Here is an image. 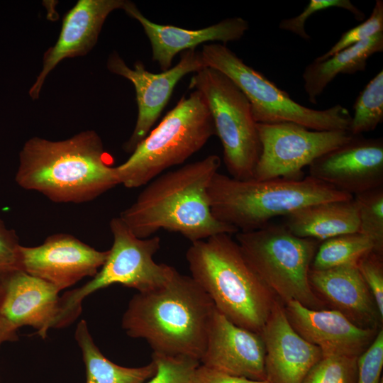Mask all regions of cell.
<instances>
[{"instance_id":"obj_1","label":"cell","mask_w":383,"mask_h":383,"mask_svg":"<svg viewBox=\"0 0 383 383\" xmlns=\"http://www.w3.org/2000/svg\"><path fill=\"white\" fill-rule=\"evenodd\" d=\"M216 155L162 173L145 184L119 218L140 238L160 230L180 233L191 243L238 231L213 216L208 188L221 166Z\"/></svg>"},{"instance_id":"obj_2","label":"cell","mask_w":383,"mask_h":383,"mask_svg":"<svg viewBox=\"0 0 383 383\" xmlns=\"http://www.w3.org/2000/svg\"><path fill=\"white\" fill-rule=\"evenodd\" d=\"M15 181L55 203L74 204L92 201L120 184L94 131L62 140H28L19 154Z\"/></svg>"},{"instance_id":"obj_3","label":"cell","mask_w":383,"mask_h":383,"mask_svg":"<svg viewBox=\"0 0 383 383\" xmlns=\"http://www.w3.org/2000/svg\"><path fill=\"white\" fill-rule=\"evenodd\" d=\"M215 309L194 279L176 270L165 285L131 298L121 326L128 336L145 340L153 353L200 362Z\"/></svg>"},{"instance_id":"obj_4","label":"cell","mask_w":383,"mask_h":383,"mask_svg":"<svg viewBox=\"0 0 383 383\" xmlns=\"http://www.w3.org/2000/svg\"><path fill=\"white\" fill-rule=\"evenodd\" d=\"M191 277L215 308L234 324L260 333L277 298L245 259L231 235L192 243L186 252Z\"/></svg>"},{"instance_id":"obj_5","label":"cell","mask_w":383,"mask_h":383,"mask_svg":"<svg viewBox=\"0 0 383 383\" xmlns=\"http://www.w3.org/2000/svg\"><path fill=\"white\" fill-rule=\"evenodd\" d=\"M208 197L214 218L238 232L259 229L277 216L309 205L353 196L311 176L300 179H238L216 172Z\"/></svg>"},{"instance_id":"obj_6","label":"cell","mask_w":383,"mask_h":383,"mask_svg":"<svg viewBox=\"0 0 383 383\" xmlns=\"http://www.w3.org/2000/svg\"><path fill=\"white\" fill-rule=\"evenodd\" d=\"M216 135L213 119L201 94L193 90L116 167L119 184L137 188L179 165L200 150Z\"/></svg>"},{"instance_id":"obj_7","label":"cell","mask_w":383,"mask_h":383,"mask_svg":"<svg viewBox=\"0 0 383 383\" xmlns=\"http://www.w3.org/2000/svg\"><path fill=\"white\" fill-rule=\"evenodd\" d=\"M235 241L253 271L284 304L296 301L315 310L328 307L313 292L309 272L320 242L298 237L284 225L238 232Z\"/></svg>"},{"instance_id":"obj_8","label":"cell","mask_w":383,"mask_h":383,"mask_svg":"<svg viewBox=\"0 0 383 383\" xmlns=\"http://www.w3.org/2000/svg\"><path fill=\"white\" fill-rule=\"evenodd\" d=\"M109 226L113 240L104 264L87 283L60 297L54 328L72 323L82 312L83 300L98 290L119 284L138 292H149L165 285L172 277L174 267L157 263L153 259L160 248V237L140 238L119 217L111 218Z\"/></svg>"},{"instance_id":"obj_9","label":"cell","mask_w":383,"mask_h":383,"mask_svg":"<svg viewBox=\"0 0 383 383\" xmlns=\"http://www.w3.org/2000/svg\"><path fill=\"white\" fill-rule=\"evenodd\" d=\"M200 52L205 67L225 74L244 94L257 123L289 122L314 131H348L351 115L340 104L316 110L296 102L287 92L246 65L226 45L204 44Z\"/></svg>"},{"instance_id":"obj_10","label":"cell","mask_w":383,"mask_h":383,"mask_svg":"<svg viewBox=\"0 0 383 383\" xmlns=\"http://www.w3.org/2000/svg\"><path fill=\"white\" fill-rule=\"evenodd\" d=\"M189 87L199 91L206 101L231 177L252 179L261 145L246 96L228 77L211 67L196 72Z\"/></svg>"},{"instance_id":"obj_11","label":"cell","mask_w":383,"mask_h":383,"mask_svg":"<svg viewBox=\"0 0 383 383\" xmlns=\"http://www.w3.org/2000/svg\"><path fill=\"white\" fill-rule=\"evenodd\" d=\"M261 152L253 178L300 179L316 159L350 141L348 130L314 131L294 123H257Z\"/></svg>"},{"instance_id":"obj_12","label":"cell","mask_w":383,"mask_h":383,"mask_svg":"<svg viewBox=\"0 0 383 383\" xmlns=\"http://www.w3.org/2000/svg\"><path fill=\"white\" fill-rule=\"evenodd\" d=\"M204 67L201 52L196 49L182 52L176 65L157 74L147 70L140 61H137L132 69L118 53L110 55L107 60L109 70L131 81L135 90L138 117L131 135L123 145L126 152L132 153L149 133L177 84L185 75Z\"/></svg>"},{"instance_id":"obj_13","label":"cell","mask_w":383,"mask_h":383,"mask_svg":"<svg viewBox=\"0 0 383 383\" xmlns=\"http://www.w3.org/2000/svg\"><path fill=\"white\" fill-rule=\"evenodd\" d=\"M108 255L109 250H97L67 233L50 235L38 246L20 247L21 270L59 292L86 277H94Z\"/></svg>"},{"instance_id":"obj_14","label":"cell","mask_w":383,"mask_h":383,"mask_svg":"<svg viewBox=\"0 0 383 383\" xmlns=\"http://www.w3.org/2000/svg\"><path fill=\"white\" fill-rule=\"evenodd\" d=\"M309 167V176L353 196L383 187V140L355 135Z\"/></svg>"},{"instance_id":"obj_15","label":"cell","mask_w":383,"mask_h":383,"mask_svg":"<svg viewBox=\"0 0 383 383\" xmlns=\"http://www.w3.org/2000/svg\"><path fill=\"white\" fill-rule=\"evenodd\" d=\"M265 355L260 333L234 324L215 309L201 365L232 376L265 380Z\"/></svg>"},{"instance_id":"obj_16","label":"cell","mask_w":383,"mask_h":383,"mask_svg":"<svg viewBox=\"0 0 383 383\" xmlns=\"http://www.w3.org/2000/svg\"><path fill=\"white\" fill-rule=\"evenodd\" d=\"M287 319L306 341L318 346L323 356L358 357L380 330L362 328L334 309L315 310L296 301L284 304Z\"/></svg>"},{"instance_id":"obj_17","label":"cell","mask_w":383,"mask_h":383,"mask_svg":"<svg viewBox=\"0 0 383 383\" xmlns=\"http://www.w3.org/2000/svg\"><path fill=\"white\" fill-rule=\"evenodd\" d=\"M260 335L265 346L266 379L271 383H301L322 357L321 349L304 339L292 326L278 299Z\"/></svg>"},{"instance_id":"obj_18","label":"cell","mask_w":383,"mask_h":383,"mask_svg":"<svg viewBox=\"0 0 383 383\" xmlns=\"http://www.w3.org/2000/svg\"><path fill=\"white\" fill-rule=\"evenodd\" d=\"M59 292L23 270L11 271L0 279V313L15 330L31 326L44 339L59 314Z\"/></svg>"},{"instance_id":"obj_19","label":"cell","mask_w":383,"mask_h":383,"mask_svg":"<svg viewBox=\"0 0 383 383\" xmlns=\"http://www.w3.org/2000/svg\"><path fill=\"white\" fill-rule=\"evenodd\" d=\"M124 0H79L65 15L58 39L45 52L43 68L31 87L29 94L38 98L48 74L67 57L87 54L96 44L107 16L122 9Z\"/></svg>"},{"instance_id":"obj_20","label":"cell","mask_w":383,"mask_h":383,"mask_svg":"<svg viewBox=\"0 0 383 383\" xmlns=\"http://www.w3.org/2000/svg\"><path fill=\"white\" fill-rule=\"evenodd\" d=\"M309 281L328 309L340 312L360 328H382L383 317L357 265L325 270L311 267Z\"/></svg>"},{"instance_id":"obj_21","label":"cell","mask_w":383,"mask_h":383,"mask_svg":"<svg viewBox=\"0 0 383 383\" xmlns=\"http://www.w3.org/2000/svg\"><path fill=\"white\" fill-rule=\"evenodd\" d=\"M122 9L142 26L151 45L152 59L162 71L172 67L174 57L179 52L196 49L205 43L221 42L226 45L238 40L249 28L245 19L233 17L204 28L189 30L152 22L129 1H126Z\"/></svg>"},{"instance_id":"obj_22","label":"cell","mask_w":383,"mask_h":383,"mask_svg":"<svg viewBox=\"0 0 383 383\" xmlns=\"http://www.w3.org/2000/svg\"><path fill=\"white\" fill-rule=\"evenodd\" d=\"M285 227L294 235L318 241L359 231V217L353 199L311 204L285 216Z\"/></svg>"},{"instance_id":"obj_23","label":"cell","mask_w":383,"mask_h":383,"mask_svg":"<svg viewBox=\"0 0 383 383\" xmlns=\"http://www.w3.org/2000/svg\"><path fill=\"white\" fill-rule=\"evenodd\" d=\"M383 51V32L349 46L322 61L313 60L302 74L304 91L316 104L326 87L340 74L364 71L370 57Z\"/></svg>"},{"instance_id":"obj_24","label":"cell","mask_w":383,"mask_h":383,"mask_svg":"<svg viewBox=\"0 0 383 383\" xmlns=\"http://www.w3.org/2000/svg\"><path fill=\"white\" fill-rule=\"evenodd\" d=\"M86 367V383H143L157 371L155 362L138 367H127L106 358L95 344L87 322L81 320L74 333Z\"/></svg>"},{"instance_id":"obj_25","label":"cell","mask_w":383,"mask_h":383,"mask_svg":"<svg viewBox=\"0 0 383 383\" xmlns=\"http://www.w3.org/2000/svg\"><path fill=\"white\" fill-rule=\"evenodd\" d=\"M372 250H374L372 242L359 232L338 235L322 241L311 267L325 270L357 265L363 255Z\"/></svg>"},{"instance_id":"obj_26","label":"cell","mask_w":383,"mask_h":383,"mask_svg":"<svg viewBox=\"0 0 383 383\" xmlns=\"http://www.w3.org/2000/svg\"><path fill=\"white\" fill-rule=\"evenodd\" d=\"M348 131L353 135L374 130L383 121V70H380L358 94Z\"/></svg>"},{"instance_id":"obj_27","label":"cell","mask_w":383,"mask_h":383,"mask_svg":"<svg viewBox=\"0 0 383 383\" xmlns=\"http://www.w3.org/2000/svg\"><path fill=\"white\" fill-rule=\"evenodd\" d=\"M359 217L358 232L383 253V187L353 196Z\"/></svg>"},{"instance_id":"obj_28","label":"cell","mask_w":383,"mask_h":383,"mask_svg":"<svg viewBox=\"0 0 383 383\" xmlns=\"http://www.w3.org/2000/svg\"><path fill=\"white\" fill-rule=\"evenodd\" d=\"M357 358L326 355L311 368L301 383H356Z\"/></svg>"},{"instance_id":"obj_29","label":"cell","mask_w":383,"mask_h":383,"mask_svg":"<svg viewBox=\"0 0 383 383\" xmlns=\"http://www.w3.org/2000/svg\"><path fill=\"white\" fill-rule=\"evenodd\" d=\"M155 374L143 383H192L194 372L200 365L196 359L182 356H169L152 353Z\"/></svg>"},{"instance_id":"obj_30","label":"cell","mask_w":383,"mask_h":383,"mask_svg":"<svg viewBox=\"0 0 383 383\" xmlns=\"http://www.w3.org/2000/svg\"><path fill=\"white\" fill-rule=\"evenodd\" d=\"M381 32H383V1L377 0L370 16L367 20L344 32L330 50L315 60H324L335 53Z\"/></svg>"},{"instance_id":"obj_31","label":"cell","mask_w":383,"mask_h":383,"mask_svg":"<svg viewBox=\"0 0 383 383\" xmlns=\"http://www.w3.org/2000/svg\"><path fill=\"white\" fill-rule=\"evenodd\" d=\"M330 8H340L350 12L357 21H363L365 15L349 0H311L298 16L280 21L279 28L292 32L305 40L311 38L305 29L307 19L314 13Z\"/></svg>"},{"instance_id":"obj_32","label":"cell","mask_w":383,"mask_h":383,"mask_svg":"<svg viewBox=\"0 0 383 383\" xmlns=\"http://www.w3.org/2000/svg\"><path fill=\"white\" fill-rule=\"evenodd\" d=\"M357 267L383 317V253L372 250L363 255Z\"/></svg>"},{"instance_id":"obj_33","label":"cell","mask_w":383,"mask_h":383,"mask_svg":"<svg viewBox=\"0 0 383 383\" xmlns=\"http://www.w3.org/2000/svg\"><path fill=\"white\" fill-rule=\"evenodd\" d=\"M383 367V329L378 331L369 348L357 358L356 383H380Z\"/></svg>"},{"instance_id":"obj_34","label":"cell","mask_w":383,"mask_h":383,"mask_svg":"<svg viewBox=\"0 0 383 383\" xmlns=\"http://www.w3.org/2000/svg\"><path fill=\"white\" fill-rule=\"evenodd\" d=\"M19 239L15 231L9 228L0 218V277L21 270Z\"/></svg>"},{"instance_id":"obj_35","label":"cell","mask_w":383,"mask_h":383,"mask_svg":"<svg viewBox=\"0 0 383 383\" xmlns=\"http://www.w3.org/2000/svg\"><path fill=\"white\" fill-rule=\"evenodd\" d=\"M192 383H271L267 379L255 380L243 377L226 374L200 364L196 370Z\"/></svg>"},{"instance_id":"obj_36","label":"cell","mask_w":383,"mask_h":383,"mask_svg":"<svg viewBox=\"0 0 383 383\" xmlns=\"http://www.w3.org/2000/svg\"><path fill=\"white\" fill-rule=\"evenodd\" d=\"M2 277V276H1ZM0 277V279L1 277ZM17 331L15 330L1 315L0 313V347L1 345L9 341L17 340Z\"/></svg>"}]
</instances>
